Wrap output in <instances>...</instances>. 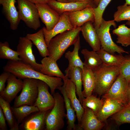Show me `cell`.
<instances>
[{
	"mask_svg": "<svg viewBox=\"0 0 130 130\" xmlns=\"http://www.w3.org/2000/svg\"><path fill=\"white\" fill-rule=\"evenodd\" d=\"M62 94L64 98L65 109L66 111V117L67 119V130H78V125L75 124L76 115L75 110L72 106L70 100L66 94L65 84L64 83L63 85L58 89Z\"/></svg>",
	"mask_w": 130,
	"mask_h": 130,
	"instance_id": "cell-25",
	"label": "cell"
},
{
	"mask_svg": "<svg viewBox=\"0 0 130 130\" xmlns=\"http://www.w3.org/2000/svg\"><path fill=\"white\" fill-rule=\"evenodd\" d=\"M103 99L101 108L96 116L100 121L104 122L109 117L123 109L125 105L115 100L108 98Z\"/></svg>",
	"mask_w": 130,
	"mask_h": 130,
	"instance_id": "cell-20",
	"label": "cell"
},
{
	"mask_svg": "<svg viewBox=\"0 0 130 130\" xmlns=\"http://www.w3.org/2000/svg\"><path fill=\"white\" fill-rule=\"evenodd\" d=\"M38 94L33 105L38 108L39 111L51 110L53 107L55 99L49 91V87L43 81L38 79Z\"/></svg>",
	"mask_w": 130,
	"mask_h": 130,
	"instance_id": "cell-10",
	"label": "cell"
},
{
	"mask_svg": "<svg viewBox=\"0 0 130 130\" xmlns=\"http://www.w3.org/2000/svg\"><path fill=\"white\" fill-rule=\"evenodd\" d=\"M112 26L115 28L117 27L114 20L106 21L103 19L99 27L95 28L101 47L112 54H115L116 52L120 54L124 53L129 54V52L125 51L112 40L110 32V27Z\"/></svg>",
	"mask_w": 130,
	"mask_h": 130,
	"instance_id": "cell-5",
	"label": "cell"
},
{
	"mask_svg": "<svg viewBox=\"0 0 130 130\" xmlns=\"http://www.w3.org/2000/svg\"><path fill=\"white\" fill-rule=\"evenodd\" d=\"M3 69L4 71L9 72L22 79L30 78L43 81L49 86L52 95L55 93L56 89H58L64 84L61 78L51 77L43 74L21 60H9Z\"/></svg>",
	"mask_w": 130,
	"mask_h": 130,
	"instance_id": "cell-1",
	"label": "cell"
},
{
	"mask_svg": "<svg viewBox=\"0 0 130 130\" xmlns=\"http://www.w3.org/2000/svg\"><path fill=\"white\" fill-rule=\"evenodd\" d=\"M16 2V0H0V4L2 6L5 17L13 30L17 29L21 20L15 6Z\"/></svg>",
	"mask_w": 130,
	"mask_h": 130,
	"instance_id": "cell-18",
	"label": "cell"
},
{
	"mask_svg": "<svg viewBox=\"0 0 130 130\" xmlns=\"http://www.w3.org/2000/svg\"><path fill=\"white\" fill-rule=\"evenodd\" d=\"M100 0H93V2L94 5L96 6H98Z\"/></svg>",
	"mask_w": 130,
	"mask_h": 130,
	"instance_id": "cell-44",
	"label": "cell"
},
{
	"mask_svg": "<svg viewBox=\"0 0 130 130\" xmlns=\"http://www.w3.org/2000/svg\"><path fill=\"white\" fill-rule=\"evenodd\" d=\"M8 72L4 71L0 75V92L2 91L5 88V84L10 74Z\"/></svg>",
	"mask_w": 130,
	"mask_h": 130,
	"instance_id": "cell-39",
	"label": "cell"
},
{
	"mask_svg": "<svg viewBox=\"0 0 130 130\" xmlns=\"http://www.w3.org/2000/svg\"><path fill=\"white\" fill-rule=\"evenodd\" d=\"M82 81L84 90L82 94L86 98L92 94L95 86V78L93 71L84 66L82 72Z\"/></svg>",
	"mask_w": 130,
	"mask_h": 130,
	"instance_id": "cell-24",
	"label": "cell"
},
{
	"mask_svg": "<svg viewBox=\"0 0 130 130\" xmlns=\"http://www.w3.org/2000/svg\"><path fill=\"white\" fill-rule=\"evenodd\" d=\"M40 18L48 31L51 30L57 23L60 15L47 4H37Z\"/></svg>",
	"mask_w": 130,
	"mask_h": 130,
	"instance_id": "cell-12",
	"label": "cell"
},
{
	"mask_svg": "<svg viewBox=\"0 0 130 130\" xmlns=\"http://www.w3.org/2000/svg\"><path fill=\"white\" fill-rule=\"evenodd\" d=\"M51 110L32 113L19 125V130H42L45 129V119Z\"/></svg>",
	"mask_w": 130,
	"mask_h": 130,
	"instance_id": "cell-11",
	"label": "cell"
},
{
	"mask_svg": "<svg viewBox=\"0 0 130 130\" xmlns=\"http://www.w3.org/2000/svg\"><path fill=\"white\" fill-rule=\"evenodd\" d=\"M123 24L113 30L112 32L117 36L116 42L122 46L127 47L130 46V28Z\"/></svg>",
	"mask_w": 130,
	"mask_h": 130,
	"instance_id": "cell-32",
	"label": "cell"
},
{
	"mask_svg": "<svg viewBox=\"0 0 130 130\" xmlns=\"http://www.w3.org/2000/svg\"><path fill=\"white\" fill-rule=\"evenodd\" d=\"M33 43L26 37H20L17 47V51L20 60L31 66L35 70L39 72L41 64L36 62L32 50Z\"/></svg>",
	"mask_w": 130,
	"mask_h": 130,
	"instance_id": "cell-9",
	"label": "cell"
},
{
	"mask_svg": "<svg viewBox=\"0 0 130 130\" xmlns=\"http://www.w3.org/2000/svg\"><path fill=\"white\" fill-rule=\"evenodd\" d=\"M63 80L65 84L66 94L70 100L72 107L75 111L78 121V126L83 114L84 108L77 97L76 87L74 84L66 75L65 78Z\"/></svg>",
	"mask_w": 130,
	"mask_h": 130,
	"instance_id": "cell-17",
	"label": "cell"
},
{
	"mask_svg": "<svg viewBox=\"0 0 130 130\" xmlns=\"http://www.w3.org/2000/svg\"><path fill=\"white\" fill-rule=\"evenodd\" d=\"M93 22H87L81 27V31L84 39L92 49L97 51L101 48V44Z\"/></svg>",
	"mask_w": 130,
	"mask_h": 130,
	"instance_id": "cell-21",
	"label": "cell"
},
{
	"mask_svg": "<svg viewBox=\"0 0 130 130\" xmlns=\"http://www.w3.org/2000/svg\"><path fill=\"white\" fill-rule=\"evenodd\" d=\"M23 84L22 79L11 73L7 80V85L4 90L0 92V96L10 103L22 90Z\"/></svg>",
	"mask_w": 130,
	"mask_h": 130,
	"instance_id": "cell-15",
	"label": "cell"
},
{
	"mask_svg": "<svg viewBox=\"0 0 130 130\" xmlns=\"http://www.w3.org/2000/svg\"><path fill=\"white\" fill-rule=\"evenodd\" d=\"M112 0H100L98 6L93 8L94 21L93 23L95 28L100 26L103 19L102 16L104 12Z\"/></svg>",
	"mask_w": 130,
	"mask_h": 130,
	"instance_id": "cell-35",
	"label": "cell"
},
{
	"mask_svg": "<svg viewBox=\"0 0 130 130\" xmlns=\"http://www.w3.org/2000/svg\"><path fill=\"white\" fill-rule=\"evenodd\" d=\"M47 4L60 15L65 12L81 10L88 6L96 7L93 0L82 2H61L55 0H50Z\"/></svg>",
	"mask_w": 130,
	"mask_h": 130,
	"instance_id": "cell-13",
	"label": "cell"
},
{
	"mask_svg": "<svg viewBox=\"0 0 130 130\" xmlns=\"http://www.w3.org/2000/svg\"><path fill=\"white\" fill-rule=\"evenodd\" d=\"M93 71L95 78L93 92L99 96L103 95L108 91L120 74L119 66H109L104 63Z\"/></svg>",
	"mask_w": 130,
	"mask_h": 130,
	"instance_id": "cell-3",
	"label": "cell"
},
{
	"mask_svg": "<svg viewBox=\"0 0 130 130\" xmlns=\"http://www.w3.org/2000/svg\"><path fill=\"white\" fill-rule=\"evenodd\" d=\"M85 98L82 104L83 107L84 108L88 107L91 109L96 116L102 106L103 98L100 99L92 94Z\"/></svg>",
	"mask_w": 130,
	"mask_h": 130,
	"instance_id": "cell-33",
	"label": "cell"
},
{
	"mask_svg": "<svg viewBox=\"0 0 130 130\" xmlns=\"http://www.w3.org/2000/svg\"><path fill=\"white\" fill-rule=\"evenodd\" d=\"M128 83L120 74L108 91L103 95V98H108L120 102L125 106L128 104Z\"/></svg>",
	"mask_w": 130,
	"mask_h": 130,
	"instance_id": "cell-8",
	"label": "cell"
},
{
	"mask_svg": "<svg viewBox=\"0 0 130 130\" xmlns=\"http://www.w3.org/2000/svg\"><path fill=\"white\" fill-rule=\"evenodd\" d=\"M82 69L79 67L67 68L65 72L68 78L75 84L76 93L81 104L84 99L82 94Z\"/></svg>",
	"mask_w": 130,
	"mask_h": 130,
	"instance_id": "cell-23",
	"label": "cell"
},
{
	"mask_svg": "<svg viewBox=\"0 0 130 130\" xmlns=\"http://www.w3.org/2000/svg\"><path fill=\"white\" fill-rule=\"evenodd\" d=\"M35 4H48L50 0H27Z\"/></svg>",
	"mask_w": 130,
	"mask_h": 130,
	"instance_id": "cell-41",
	"label": "cell"
},
{
	"mask_svg": "<svg viewBox=\"0 0 130 130\" xmlns=\"http://www.w3.org/2000/svg\"><path fill=\"white\" fill-rule=\"evenodd\" d=\"M5 117L2 110L0 107V130H7V127L6 124Z\"/></svg>",
	"mask_w": 130,
	"mask_h": 130,
	"instance_id": "cell-40",
	"label": "cell"
},
{
	"mask_svg": "<svg viewBox=\"0 0 130 130\" xmlns=\"http://www.w3.org/2000/svg\"><path fill=\"white\" fill-rule=\"evenodd\" d=\"M96 52L103 63L109 66H119L124 59V56L122 54L116 55L110 53L101 47Z\"/></svg>",
	"mask_w": 130,
	"mask_h": 130,
	"instance_id": "cell-30",
	"label": "cell"
},
{
	"mask_svg": "<svg viewBox=\"0 0 130 130\" xmlns=\"http://www.w3.org/2000/svg\"><path fill=\"white\" fill-rule=\"evenodd\" d=\"M84 108V112L79 125L78 126V130H100L104 126L103 122L100 121L92 110L86 107Z\"/></svg>",
	"mask_w": 130,
	"mask_h": 130,
	"instance_id": "cell-19",
	"label": "cell"
},
{
	"mask_svg": "<svg viewBox=\"0 0 130 130\" xmlns=\"http://www.w3.org/2000/svg\"><path fill=\"white\" fill-rule=\"evenodd\" d=\"M120 74L128 83L130 81V54L124 56V59L119 66Z\"/></svg>",
	"mask_w": 130,
	"mask_h": 130,
	"instance_id": "cell-38",
	"label": "cell"
},
{
	"mask_svg": "<svg viewBox=\"0 0 130 130\" xmlns=\"http://www.w3.org/2000/svg\"><path fill=\"white\" fill-rule=\"evenodd\" d=\"M127 92L128 99V104L130 105V81L129 82L128 84Z\"/></svg>",
	"mask_w": 130,
	"mask_h": 130,
	"instance_id": "cell-42",
	"label": "cell"
},
{
	"mask_svg": "<svg viewBox=\"0 0 130 130\" xmlns=\"http://www.w3.org/2000/svg\"><path fill=\"white\" fill-rule=\"evenodd\" d=\"M126 24L130 26V20L128 21L127 22Z\"/></svg>",
	"mask_w": 130,
	"mask_h": 130,
	"instance_id": "cell-47",
	"label": "cell"
},
{
	"mask_svg": "<svg viewBox=\"0 0 130 130\" xmlns=\"http://www.w3.org/2000/svg\"><path fill=\"white\" fill-rule=\"evenodd\" d=\"M36 47L39 54L42 57L48 56L47 46L45 39L42 29L33 34H27L26 36Z\"/></svg>",
	"mask_w": 130,
	"mask_h": 130,
	"instance_id": "cell-26",
	"label": "cell"
},
{
	"mask_svg": "<svg viewBox=\"0 0 130 130\" xmlns=\"http://www.w3.org/2000/svg\"><path fill=\"white\" fill-rule=\"evenodd\" d=\"M93 0H74V2H82L92 1Z\"/></svg>",
	"mask_w": 130,
	"mask_h": 130,
	"instance_id": "cell-43",
	"label": "cell"
},
{
	"mask_svg": "<svg viewBox=\"0 0 130 130\" xmlns=\"http://www.w3.org/2000/svg\"><path fill=\"white\" fill-rule=\"evenodd\" d=\"M21 20L30 28L37 30L40 26V17L35 4L27 0H17Z\"/></svg>",
	"mask_w": 130,
	"mask_h": 130,
	"instance_id": "cell-6",
	"label": "cell"
},
{
	"mask_svg": "<svg viewBox=\"0 0 130 130\" xmlns=\"http://www.w3.org/2000/svg\"><path fill=\"white\" fill-rule=\"evenodd\" d=\"M125 2L124 4L128 5H130V0H125Z\"/></svg>",
	"mask_w": 130,
	"mask_h": 130,
	"instance_id": "cell-46",
	"label": "cell"
},
{
	"mask_svg": "<svg viewBox=\"0 0 130 130\" xmlns=\"http://www.w3.org/2000/svg\"><path fill=\"white\" fill-rule=\"evenodd\" d=\"M38 79L26 78L23 79V84L20 95L15 98L13 106L18 107L23 105H33L38 94Z\"/></svg>",
	"mask_w": 130,
	"mask_h": 130,
	"instance_id": "cell-7",
	"label": "cell"
},
{
	"mask_svg": "<svg viewBox=\"0 0 130 130\" xmlns=\"http://www.w3.org/2000/svg\"><path fill=\"white\" fill-rule=\"evenodd\" d=\"M74 28L70 23L65 12L60 15L59 21L51 30L48 31L45 27L42 28L46 43L48 46L51 40L58 34Z\"/></svg>",
	"mask_w": 130,
	"mask_h": 130,
	"instance_id": "cell-16",
	"label": "cell"
},
{
	"mask_svg": "<svg viewBox=\"0 0 130 130\" xmlns=\"http://www.w3.org/2000/svg\"><path fill=\"white\" fill-rule=\"evenodd\" d=\"M113 15L114 20L117 22L130 20V5L124 4L117 6Z\"/></svg>",
	"mask_w": 130,
	"mask_h": 130,
	"instance_id": "cell-37",
	"label": "cell"
},
{
	"mask_svg": "<svg viewBox=\"0 0 130 130\" xmlns=\"http://www.w3.org/2000/svg\"><path fill=\"white\" fill-rule=\"evenodd\" d=\"M59 2H69L67 0H55Z\"/></svg>",
	"mask_w": 130,
	"mask_h": 130,
	"instance_id": "cell-45",
	"label": "cell"
},
{
	"mask_svg": "<svg viewBox=\"0 0 130 130\" xmlns=\"http://www.w3.org/2000/svg\"><path fill=\"white\" fill-rule=\"evenodd\" d=\"M54 106L47 115L45 120L46 130H60L65 125L64 118L66 117L63 97L58 92L53 95Z\"/></svg>",
	"mask_w": 130,
	"mask_h": 130,
	"instance_id": "cell-4",
	"label": "cell"
},
{
	"mask_svg": "<svg viewBox=\"0 0 130 130\" xmlns=\"http://www.w3.org/2000/svg\"><path fill=\"white\" fill-rule=\"evenodd\" d=\"M111 119L120 126L124 124H130V105L127 104L112 116Z\"/></svg>",
	"mask_w": 130,
	"mask_h": 130,
	"instance_id": "cell-36",
	"label": "cell"
},
{
	"mask_svg": "<svg viewBox=\"0 0 130 130\" xmlns=\"http://www.w3.org/2000/svg\"><path fill=\"white\" fill-rule=\"evenodd\" d=\"M81 27L65 31L55 36L50 40L47 46L48 57L57 61L66 50L74 45L79 36Z\"/></svg>",
	"mask_w": 130,
	"mask_h": 130,
	"instance_id": "cell-2",
	"label": "cell"
},
{
	"mask_svg": "<svg viewBox=\"0 0 130 130\" xmlns=\"http://www.w3.org/2000/svg\"><path fill=\"white\" fill-rule=\"evenodd\" d=\"M56 61L48 56L43 57L41 61V65L40 72L51 77L60 78L63 80L65 75L59 68Z\"/></svg>",
	"mask_w": 130,
	"mask_h": 130,
	"instance_id": "cell-22",
	"label": "cell"
},
{
	"mask_svg": "<svg viewBox=\"0 0 130 130\" xmlns=\"http://www.w3.org/2000/svg\"><path fill=\"white\" fill-rule=\"evenodd\" d=\"M93 8L88 6L81 10L65 12L70 23L75 28L81 27L88 21H91L93 23L95 19Z\"/></svg>",
	"mask_w": 130,
	"mask_h": 130,
	"instance_id": "cell-14",
	"label": "cell"
},
{
	"mask_svg": "<svg viewBox=\"0 0 130 130\" xmlns=\"http://www.w3.org/2000/svg\"><path fill=\"white\" fill-rule=\"evenodd\" d=\"M13 113L19 125L23 120L32 113L39 111L34 105H23L18 107H11Z\"/></svg>",
	"mask_w": 130,
	"mask_h": 130,
	"instance_id": "cell-31",
	"label": "cell"
},
{
	"mask_svg": "<svg viewBox=\"0 0 130 130\" xmlns=\"http://www.w3.org/2000/svg\"><path fill=\"white\" fill-rule=\"evenodd\" d=\"M81 52L84 59V66L93 70L100 66L103 62L96 51L93 50L89 51L86 49L81 50Z\"/></svg>",
	"mask_w": 130,
	"mask_h": 130,
	"instance_id": "cell-28",
	"label": "cell"
},
{
	"mask_svg": "<svg viewBox=\"0 0 130 130\" xmlns=\"http://www.w3.org/2000/svg\"><path fill=\"white\" fill-rule=\"evenodd\" d=\"M0 58L13 61L20 60L18 52L11 49L7 41L0 42Z\"/></svg>",
	"mask_w": 130,
	"mask_h": 130,
	"instance_id": "cell-34",
	"label": "cell"
},
{
	"mask_svg": "<svg viewBox=\"0 0 130 130\" xmlns=\"http://www.w3.org/2000/svg\"><path fill=\"white\" fill-rule=\"evenodd\" d=\"M69 2H74V0H67Z\"/></svg>",
	"mask_w": 130,
	"mask_h": 130,
	"instance_id": "cell-48",
	"label": "cell"
},
{
	"mask_svg": "<svg viewBox=\"0 0 130 130\" xmlns=\"http://www.w3.org/2000/svg\"><path fill=\"white\" fill-rule=\"evenodd\" d=\"M73 51H68L65 54V58L69 62L68 66L67 68L72 67H79L82 70L84 66V63L81 60L78 54V52L81 48L80 39L79 36L74 44Z\"/></svg>",
	"mask_w": 130,
	"mask_h": 130,
	"instance_id": "cell-27",
	"label": "cell"
},
{
	"mask_svg": "<svg viewBox=\"0 0 130 130\" xmlns=\"http://www.w3.org/2000/svg\"><path fill=\"white\" fill-rule=\"evenodd\" d=\"M0 107L1 108L10 130H19V125L13 113L10 103L0 96Z\"/></svg>",
	"mask_w": 130,
	"mask_h": 130,
	"instance_id": "cell-29",
	"label": "cell"
}]
</instances>
